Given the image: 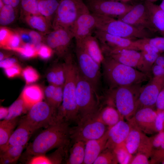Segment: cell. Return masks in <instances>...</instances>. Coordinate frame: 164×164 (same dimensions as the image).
Masks as SVG:
<instances>
[{"label":"cell","mask_w":164,"mask_h":164,"mask_svg":"<svg viewBox=\"0 0 164 164\" xmlns=\"http://www.w3.org/2000/svg\"><path fill=\"white\" fill-rule=\"evenodd\" d=\"M70 123L59 121L45 128L26 146L25 152L36 155L46 154L55 148L69 145L70 143Z\"/></svg>","instance_id":"6da1fadb"},{"label":"cell","mask_w":164,"mask_h":164,"mask_svg":"<svg viewBox=\"0 0 164 164\" xmlns=\"http://www.w3.org/2000/svg\"><path fill=\"white\" fill-rule=\"evenodd\" d=\"M65 60L66 77L63 87L62 102L57 111V118L59 121L77 123L80 120L76 97L78 70L72 56Z\"/></svg>","instance_id":"7a4b0ae2"},{"label":"cell","mask_w":164,"mask_h":164,"mask_svg":"<svg viewBox=\"0 0 164 164\" xmlns=\"http://www.w3.org/2000/svg\"><path fill=\"white\" fill-rule=\"evenodd\" d=\"M104 77L111 89L141 84L150 78L149 74L104 56L102 64Z\"/></svg>","instance_id":"3957f363"},{"label":"cell","mask_w":164,"mask_h":164,"mask_svg":"<svg viewBox=\"0 0 164 164\" xmlns=\"http://www.w3.org/2000/svg\"><path fill=\"white\" fill-rule=\"evenodd\" d=\"M141 84L120 86L111 89L110 99L124 118L129 120L138 110Z\"/></svg>","instance_id":"277c9868"},{"label":"cell","mask_w":164,"mask_h":164,"mask_svg":"<svg viewBox=\"0 0 164 164\" xmlns=\"http://www.w3.org/2000/svg\"><path fill=\"white\" fill-rule=\"evenodd\" d=\"M76 97L80 119L86 116L95 114L101 108L100 106L99 95L79 71Z\"/></svg>","instance_id":"5b68a950"},{"label":"cell","mask_w":164,"mask_h":164,"mask_svg":"<svg viewBox=\"0 0 164 164\" xmlns=\"http://www.w3.org/2000/svg\"><path fill=\"white\" fill-rule=\"evenodd\" d=\"M57 111L46 101H40L33 105L19 122L25 125L33 133L37 129L55 124L59 121Z\"/></svg>","instance_id":"8992f818"},{"label":"cell","mask_w":164,"mask_h":164,"mask_svg":"<svg viewBox=\"0 0 164 164\" xmlns=\"http://www.w3.org/2000/svg\"><path fill=\"white\" fill-rule=\"evenodd\" d=\"M89 12L84 0H60L52 23L53 29L71 30L78 18Z\"/></svg>","instance_id":"52a82bcc"},{"label":"cell","mask_w":164,"mask_h":164,"mask_svg":"<svg viewBox=\"0 0 164 164\" xmlns=\"http://www.w3.org/2000/svg\"><path fill=\"white\" fill-rule=\"evenodd\" d=\"M96 114L82 118L76 126L70 128V138L73 142L79 141L86 142L99 138L109 129L107 126L97 118Z\"/></svg>","instance_id":"ba28073f"},{"label":"cell","mask_w":164,"mask_h":164,"mask_svg":"<svg viewBox=\"0 0 164 164\" xmlns=\"http://www.w3.org/2000/svg\"><path fill=\"white\" fill-rule=\"evenodd\" d=\"M113 35L132 40L151 37V32L140 30L113 17L103 15L100 24L95 29Z\"/></svg>","instance_id":"9c48e42d"},{"label":"cell","mask_w":164,"mask_h":164,"mask_svg":"<svg viewBox=\"0 0 164 164\" xmlns=\"http://www.w3.org/2000/svg\"><path fill=\"white\" fill-rule=\"evenodd\" d=\"M75 53L77 61V64L79 73L91 84L99 95L101 77L100 65L81 46L76 43Z\"/></svg>","instance_id":"30bf717a"},{"label":"cell","mask_w":164,"mask_h":164,"mask_svg":"<svg viewBox=\"0 0 164 164\" xmlns=\"http://www.w3.org/2000/svg\"><path fill=\"white\" fill-rule=\"evenodd\" d=\"M104 56L149 74L151 69L145 63L141 52L128 49H111L101 46Z\"/></svg>","instance_id":"8fae6325"},{"label":"cell","mask_w":164,"mask_h":164,"mask_svg":"<svg viewBox=\"0 0 164 164\" xmlns=\"http://www.w3.org/2000/svg\"><path fill=\"white\" fill-rule=\"evenodd\" d=\"M84 1L91 12L112 17H118L125 14L134 6L113 0Z\"/></svg>","instance_id":"7c38bea8"},{"label":"cell","mask_w":164,"mask_h":164,"mask_svg":"<svg viewBox=\"0 0 164 164\" xmlns=\"http://www.w3.org/2000/svg\"><path fill=\"white\" fill-rule=\"evenodd\" d=\"M118 19L138 29L155 33L149 12L145 3L134 5L129 12Z\"/></svg>","instance_id":"4fadbf2b"},{"label":"cell","mask_w":164,"mask_h":164,"mask_svg":"<svg viewBox=\"0 0 164 164\" xmlns=\"http://www.w3.org/2000/svg\"><path fill=\"white\" fill-rule=\"evenodd\" d=\"M45 41L58 56L65 59L70 53L69 49L74 35L71 30L64 28L53 29L46 34Z\"/></svg>","instance_id":"5bb4252c"},{"label":"cell","mask_w":164,"mask_h":164,"mask_svg":"<svg viewBox=\"0 0 164 164\" xmlns=\"http://www.w3.org/2000/svg\"><path fill=\"white\" fill-rule=\"evenodd\" d=\"M103 16L90 12L81 15L71 29L75 40H81L91 35L100 24Z\"/></svg>","instance_id":"9a60e30c"},{"label":"cell","mask_w":164,"mask_h":164,"mask_svg":"<svg viewBox=\"0 0 164 164\" xmlns=\"http://www.w3.org/2000/svg\"><path fill=\"white\" fill-rule=\"evenodd\" d=\"M157 113L153 108L145 107L138 110L127 121L133 127L145 134L156 133L155 124Z\"/></svg>","instance_id":"2e32d148"},{"label":"cell","mask_w":164,"mask_h":164,"mask_svg":"<svg viewBox=\"0 0 164 164\" xmlns=\"http://www.w3.org/2000/svg\"><path fill=\"white\" fill-rule=\"evenodd\" d=\"M164 86V77H154L144 87H142L138 98V110L145 107L153 108L159 94Z\"/></svg>","instance_id":"e0dca14e"},{"label":"cell","mask_w":164,"mask_h":164,"mask_svg":"<svg viewBox=\"0 0 164 164\" xmlns=\"http://www.w3.org/2000/svg\"><path fill=\"white\" fill-rule=\"evenodd\" d=\"M125 144L128 151L132 155L141 153L150 158L151 145L150 137L140 130L132 126Z\"/></svg>","instance_id":"ac0fdd59"},{"label":"cell","mask_w":164,"mask_h":164,"mask_svg":"<svg viewBox=\"0 0 164 164\" xmlns=\"http://www.w3.org/2000/svg\"><path fill=\"white\" fill-rule=\"evenodd\" d=\"M94 32L101 46L111 49L125 48L136 50L135 40L113 35L97 30H95Z\"/></svg>","instance_id":"d6986e66"},{"label":"cell","mask_w":164,"mask_h":164,"mask_svg":"<svg viewBox=\"0 0 164 164\" xmlns=\"http://www.w3.org/2000/svg\"><path fill=\"white\" fill-rule=\"evenodd\" d=\"M131 128L132 126L128 121L122 120L109 128L105 148L114 149L118 145L125 142Z\"/></svg>","instance_id":"ffe728a7"},{"label":"cell","mask_w":164,"mask_h":164,"mask_svg":"<svg viewBox=\"0 0 164 164\" xmlns=\"http://www.w3.org/2000/svg\"><path fill=\"white\" fill-rule=\"evenodd\" d=\"M108 130L101 138L89 140L85 142L83 164H93L100 154L104 149L108 138Z\"/></svg>","instance_id":"44dd1931"},{"label":"cell","mask_w":164,"mask_h":164,"mask_svg":"<svg viewBox=\"0 0 164 164\" xmlns=\"http://www.w3.org/2000/svg\"><path fill=\"white\" fill-rule=\"evenodd\" d=\"M76 43L81 46L86 52L100 66L103 61L104 56L95 36L92 35L83 39L76 40Z\"/></svg>","instance_id":"7402d4cb"},{"label":"cell","mask_w":164,"mask_h":164,"mask_svg":"<svg viewBox=\"0 0 164 164\" xmlns=\"http://www.w3.org/2000/svg\"><path fill=\"white\" fill-rule=\"evenodd\" d=\"M151 150V164H158L164 160V130L150 137Z\"/></svg>","instance_id":"603a6c76"},{"label":"cell","mask_w":164,"mask_h":164,"mask_svg":"<svg viewBox=\"0 0 164 164\" xmlns=\"http://www.w3.org/2000/svg\"><path fill=\"white\" fill-rule=\"evenodd\" d=\"M33 133L25 125L19 121L18 126L12 134L3 150L7 147L11 146L19 145L26 147Z\"/></svg>","instance_id":"cb8c5ba5"},{"label":"cell","mask_w":164,"mask_h":164,"mask_svg":"<svg viewBox=\"0 0 164 164\" xmlns=\"http://www.w3.org/2000/svg\"><path fill=\"white\" fill-rule=\"evenodd\" d=\"M96 116L109 128L124 119L116 108L111 104L101 108L96 114Z\"/></svg>","instance_id":"d4e9b609"},{"label":"cell","mask_w":164,"mask_h":164,"mask_svg":"<svg viewBox=\"0 0 164 164\" xmlns=\"http://www.w3.org/2000/svg\"><path fill=\"white\" fill-rule=\"evenodd\" d=\"M150 15L151 21L155 32L164 37V11L159 5L147 1L145 2Z\"/></svg>","instance_id":"484cf974"},{"label":"cell","mask_w":164,"mask_h":164,"mask_svg":"<svg viewBox=\"0 0 164 164\" xmlns=\"http://www.w3.org/2000/svg\"><path fill=\"white\" fill-rule=\"evenodd\" d=\"M20 95L28 110L33 105L42 101L44 97L42 89L36 84L26 87Z\"/></svg>","instance_id":"4316f807"},{"label":"cell","mask_w":164,"mask_h":164,"mask_svg":"<svg viewBox=\"0 0 164 164\" xmlns=\"http://www.w3.org/2000/svg\"><path fill=\"white\" fill-rule=\"evenodd\" d=\"M25 16V20L32 28L46 35L53 29L52 23L41 15H27Z\"/></svg>","instance_id":"83f0119b"},{"label":"cell","mask_w":164,"mask_h":164,"mask_svg":"<svg viewBox=\"0 0 164 164\" xmlns=\"http://www.w3.org/2000/svg\"><path fill=\"white\" fill-rule=\"evenodd\" d=\"M63 86L50 84L45 89L44 95L46 101L57 111L63 101Z\"/></svg>","instance_id":"f1b7e54d"},{"label":"cell","mask_w":164,"mask_h":164,"mask_svg":"<svg viewBox=\"0 0 164 164\" xmlns=\"http://www.w3.org/2000/svg\"><path fill=\"white\" fill-rule=\"evenodd\" d=\"M19 118L14 119L3 120L0 121V152L5 149L9 139L18 124Z\"/></svg>","instance_id":"f546056e"},{"label":"cell","mask_w":164,"mask_h":164,"mask_svg":"<svg viewBox=\"0 0 164 164\" xmlns=\"http://www.w3.org/2000/svg\"><path fill=\"white\" fill-rule=\"evenodd\" d=\"M66 73L67 65L65 62L53 67L47 74V80L50 84L63 86L66 79Z\"/></svg>","instance_id":"4dcf8cb0"},{"label":"cell","mask_w":164,"mask_h":164,"mask_svg":"<svg viewBox=\"0 0 164 164\" xmlns=\"http://www.w3.org/2000/svg\"><path fill=\"white\" fill-rule=\"evenodd\" d=\"M23 163L28 164H58L56 156L54 152L50 155L46 154L32 155L25 152L21 155Z\"/></svg>","instance_id":"1f68e13d"},{"label":"cell","mask_w":164,"mask_h":164,"mask_svg":"<svg viewBox=\"0 0 164 164\" xmlns=\"http://www.w3.org/2000/svg\"><path fill=\"white\" fill-rule=\"evenodd\" d=\"M85 142L78 141L74 142L70 151L69 157L66 160L67 164H83L85 157Z\"/></svg>","instance_id":"d6a6232c"},{"label":"cell","mask_w":164,"mask_h":164,"mask_svg":"<svg viewBox=\"0 0 164 164\" xmlns=\"http://www.w3.org/2000/svg\"><path fill=\"white\" fill-rule=\"evenodd\" d=\"M40 13L52 24L60 0H37Z\"/></svg>","instance_id":"836d02e7"},{"label":"cell","mask_w":164,"mask_h":164,"mask_svg":"<svg viewBox=\"0 0 164 164\" xmlns=\"http://www.w3.org/2000/svg\"><path fill=\"white\" fill-rule=\"evenodd\" d=\"M25 147L19 145L11 146L7 147L0 152V163L9 164L16 163Z\"/></svg>","instance_id":"e575fe53"},{"label":"cell","mask_w":164,"mask_h":164,"mask_svg":"<svg viewBox=\"0 0 164 164\" xmlns=\"http://www.w3.org/2000/svg\"><path fill=\"white\" fill-rule=\"evenodd\" d=\"M8 108L9 114L5 120L19 118L22 114L26 113L28 111L21 95Z\"/></svg>","instance_id":"d590c367"},{"label":"cell","mask_w":164,"mask_h":164,"mask_svg":"<svg viewBox=\"0 0 164 164\" xmlns=\"http://www.w3.org/2000/svg\"><path fill=\"white\" fill-rule=\"evenodd\" d=\"M17 10L12 6L4 5L0 9V25L1 26L8 25L16 19Z\"/></svg>","instance_id":"8d00e7d4"},{"label":"cell","mask_w":164,"mask_h":164,"mask_svg":"<svg viewBox=\"0 0 164 164\" xmlns=\"http://www.w3.org/2000/svg\"><path fill=\"white\" fill-rule=\"evenodd\" d=\"M118 163L114 150L105 148L99 155L93 164H117Z\"/></svg>","instance_id":"74e56055"},{"label":"cell","mask_w":164,"mask_h":164,"mask_svg":"<svg viewBox=\"0 0 164 164\" xmlns=\"http://www.w3.org/2000/svg\"><path fill=\"white\" fill-rule=\"evenodd\" d=\"M20 6L24 16L41 15L39 10L37 0H21Z\"/></svg>","instance_id":"f35d334b"},{"label":"cell","mask_w":164,"mask_h":164,"mask_svg":"<svg viewBox=\"0 0 164 164\" xmlns=\"http://www.w3.org/2000/svg\"><path fill=\"white\" fill-rule=\"evenodd\" d=\"M116 155L118 163L121 164H129L133 155L127 149L125 142L118 145L114 149Z\"/></svg>","instance_id":"ab89813d"},{"label":"cell","mask_w":164,"mask_h":164,"mask_svg":"<svg viewBox=\"0 0 164 164\" xmlns=\"http://www.w3.org/2000/svg\"><path fill=\"white\" fill-rule=\"evenodd\" d=\"M13 51L26 59L33 58L38 56L37 49L33 45L29 44H23L21 46Z\"/></svg>","instance_id":"60d3db41"},{"label":"cell","mask_w":164,"mask_h":164,"mask_svg":"<svg viewBox=\"0 0 164 164\" xmlns=\"http://www.w3.org/2000/svg\"><path fill=\"white\" fill-rule=\"evenodd\" d=\"M22 75L27 85L36 82L39 77L37 71L31 66H27L24 68L22 71Z\"/></svg>","instance_id":"b9f144b4"},{"label":"cell","mask_w":164,"mask_h":164,"mask_svg":"<svg viewBox=\"0 0 164 164\" xmlns=\"http://www.w3.org/2000/svg\"><path fill=\"white\" fill-rule=\"evenodd\" d=\"M23 43L18 34L15 31H13L7 43L3 49L13 50L21 46Z\"/></svg>","instance_id":"7bdbcfd3"},{"label":"cell","mask_w":164,"mask_h":164,"mask_svg":"<svg viewBox=\"0 0 164 164\" xmlns=\"http://www.w3.org/2000/svg\"><path fill=\"white\" fill-rule=\"evenodd\" d=\"M53 51L47 45L42 44L37 49V54L41 58L46 60L52 56Z\"/></svg>","instance_id":"ee69618b"},{"label":"cell","mask_w":164,"mask_h":164,"mask_svg":"<svg viewBox=\"0 0 164 164\" xmlns=\"http://www.w3.org/2000/svg\"><path fill=\"white\" fill-rule=\"evenodd\" d=\"M148 43L155 47L161 53L164 52V37L144 38Z\"/></svg>","instance_id":"f6af8a7d"},{"label":"cell","mask_w":164,"mask_h":164,"mask_svg":"<svg viewBox=\"0 0 164 164\" xmlns=\"http://www.w3.org/2000/svg\"><path fill=\"white\" fill-rule=\"evenodd\" d=\"M141 52L145 63L151 70V68L152 65L154 64L159 55L161 53L155 52Z\"/></svg>","instance_id":"bcb514c9"},{"label":"cell","mask_w":164,"mask_h":164,"mask_svg":"<svg viewBox=\"0 0 164 164\" xmlns=\"http://www.w3.org/2000/svg\"><path fill=\"white\" fill-rule=\"evenodd\" d=\"M150 157L143 153H137L133 155L129 164H151Z\"/></svg>","instance_id":"7dc6e473"},{"label":"cell","mask_w":164,"mask_h":164,"mask_svg":"<svg viewBox=\"0 0 164 164\" xmlns=\"http://www.w3.org/2000/svg\"><path fill=\"white\" fill-rule=\"evenodd\" d=\"M21 68L17 63L4 69L6 76L9 78H12L18 76L22 72Z\"/></svg>","instance_id":"c3c4849f"},{"label":"cell","mask_w":164,"mask_h":164,"mask_svg":"<svg viewBox=\"0 0 164 164\" xmlns=\"http://www.w3.org/2000/svg\"><path fill=\"white\" fill-rule=\"evenodd\" d=\"M12 31L9 28L1 26L0 29V46L3 48L5 46L7 42L12 33Z\"/></svg>","instance_id":"681fc988"},{"label":"cell","mask_w":164,"mask_h":164,"mask_svg":"<svg viewBox=\"0 0 164 164\" xmlns=\"http://www.w3.org/2000/svg\"><path fill=\"white\" fill-rule=\"evenodd\" d=\"M157 113L155 124L156 133L164 130V110Z\"/></svg>","instance_id":"f907efd6"},{"label":"cell","mask_w":164,"mask_h":164,"mask_svg":"<svg viewBox=\"0 0 164 164\" xmlns=\"http://www.w3.org/2000/svg\"><path fill=\"white\" fill-rule=\"evenodd\" d=\"M155 106L157 112L164 110V86L159 94Z\"/></svg>","instance_id":"816d5d0a"},{"label":"cell","mask_w":164,"mask_h":164,"mask_svg":"<svg viewBox=\"0 0 164 164\" xmlns=\"http://www.w3.org/2000/svg\"><path fill=\"white\" fill-rule=\"evenodd\" d=\"M151 70L154 77H164V67L163 66L154 64L152 67Z\"/></svg>","instance_id":"f5cc1de1"},{"label":"cell","mask_w":164,"mask_h":164,"mask_svg":"<svg viewBox=\"0 0 164 164\" xmlns=\"http://www.w3.org/2000/svg\"><path fill=\"white\" fill-rule=\"evenodd\" d=\"M17 63L16 60L13 58H8L0 61V67L4 69L9 67Z\"/></svg>","instance_id":"db71d44e"},{"label":"cell","mask_w":164,"mask_h":164,"mask_svg":"<svg viewBox=\"0 0 164 164\" xmlns=\"http://www.w3.org/2000/svg\"><path fill=\"white\" fill-rule=\"evenodd\" d=\"M5 5H11L17 11L21 0H2Z\"/></svg>","instance_id":"11a10c76"},{"label":"cell","mask_w":164,"mask_h":164,"mask_svg":"<svg viewBox=\"0 0 164 164\" xmlns=\"http://www.w3.org/2000/svg\"><path fill=\"white\" fill-rule=\"evenodd\" d=\"M9 114V108L1 106L0 108V120L5 119Z\"/></svg>","instance_id":"9f6ffc18"},{"label":"cell","mask_w":164,"mask_h":164,"mask_svg":"<svg viewBox=\"0 0 164 164\" xmlns=\"http://www.w3.org/2000/svg\"><path fill=\"white\" fill-rule=\"evenodd\" d=\"M154 64L161 65L164 67V53H161L158 56Z\"/></svg>","instance_id":"6f0895ef"},{"label":"cell","mask_w":164,"mask_h":164,"mask_svg":"<svg viewBox=\"0 0 164 164\" xmlns=\"http://www.w3.org/2000/svg\"><path fill=\"white\" fill-rule=\"evenodd\" d=\"M5 55L4 53L2 52L0 53V61L5 59Z\"/></svg>","instance_id":"680465c9"},{"label":"cell","mask_w":164,"mask_h":164,"mask_svg":"<svg viewBox=\"0 0 164 164\" xmlns=\"http://www.w3.org/2000/svg\"><path fill=\"white\" fill-rule=\"evenodd\" d=\"M159 5L161 9L164 11V0H162L161 3Z\"/></svg>","instance_id":"91938a15"},{"label":"cell","mask_w":164,"mask_h":164,"mask_svg":"<svg viewBox=\"0 0 164 164\" xmlns=\"http://www.w3.org/2000/svg\"><path fill=\"white\" fill-rule=\"evenodd\" d=\"M116 1H119L122 2L126 3L129 1H131L132 0H113Z\"/></svg>","instance_id":"94428289"},{"label":"cell","mask_w":164,"mask_h":164,"mask_svg":"<svg viewBox=\"0 0 164 164\" xmlns=\"http://www.w3.org/2000/svg\"><path fill=\"white\" fill-rule=\"evenodd\" d=\"M146 0L148 1L149 2L153 3V2H156L159 0Z\"/></svg>","instance_id":"6125c7cd"},{"label":"cell","mask_w":164,"mask_h":164,"mask_svg":"<svg viewBox=\"0 0 164 164\" xmlns=\"http://www.w3.org/2000/svg\"><path fill=\"white\" fill-rule=\"evenodd\" d=\"M162 164H164V160L162 162H161Z\"/></svg>","instance_id":"be15d7a7"}]
</instances>
